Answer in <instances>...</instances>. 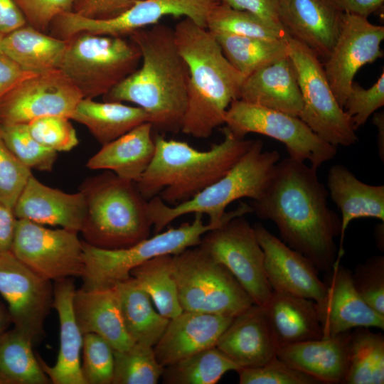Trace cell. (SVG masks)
I'll list each match as a JSON object with an SVG mask.
<instances>
[{
	"label": "cell",
	"instance_id": "cell-11",
	"mask_svg": "<svg viewBox=\"0 0 384 384\" xmlns=\"http://www.w3.org/2000/svg\"><path fill=\"white\" fill-rule=\"evenodd\" d=\"M238 137L260 134L283 143L289 157L317 169L334 158L337 148L317 136L299 117L240 99L233 100L224 119Z\"/></svg>",
	"mask_w": 384,
	"mask_h": 384
},
{
	"label": "cell",
	"instance_id": "cell-20",
	"mask_svg": "<svg viewBox=\"0 0 384 384\" xmlns=\"http://www.w3.org/2000/svg\"><path fill=\"white\" fill-rule=\"evenodd\" d=\"M343 13L334 0H280L279 9L288 35L324 58L336 40Z\"/></svg>",
	"mask_w": 384,
	"mask_h": 384
},
{
	"label": "cell",
	"instance_id": "cell-17",
	"mask_svg": "<svg viewBox=\"0 0 384 384\" xmlns=\"http://www.w3.org/2000/svg\"><path fill=\"white\" fill-rule=\"evenodd\" d=\"M383 39L384 26L370 23L368 18L343 13L338 36L323 65L342 108L358 70L383 57L380 44Z\"/></svg>",
	"mask_w": 384,
	"mask_h": 384
},
{
	"label": "cell",
	"instance_id": "cell-56",
	"mask_svg": "<svg viewBox=\"0 0 384 384\" xmlns=\"http://www.w3.org/2000/svg\"><path fill=\"white\" fill-rule=\"evenodd\" d=\"M12 324L8 308L0 300V336L9 329Z\"/></svg>",
	"mask_w": 384,
	"mask_h": 384
},
{
	"label": "cell",
	"instance_id": "cell-5",
	"mask_svg": "<svg viewBox=\"0 0 384 384\" xmlns=\"http://www.w3.org/2000/svg\"><path fill=\"white\" fill-rule=\"evenodd\" d=\"M280 154L264 151L261 140H253L249 149L221 178L188 201L170 206L159 196L147 201V214L155 233L173 220L190 213L206 215L208 223L219 227L235 216L251 213L250 205L241 203L235 210L225 211L236 200L260 198L272 177Z\"/></svg>",
	"mask_w": 384,
	"mask_h": 384
},
{
	"label": "cell",
	"instance_id": "cell-49",
	"mask_svg": "<svg viewBox=\"0 0 384 384\" xmlns=\"http://www.w3.org/2000/svg\"><path fill=\"white\" fill-rule=\"evenodd\" d=\"M141 0H73L72 13L82 18L105 21L116 18Z\"/></svg>",
	"mask_w": 384,
	"mask_h": 384
},
{
	"label": "cell",
	"instance_id": "cell-9",
	"mask_svg": "<svg viewBox=\"0 0 384 384\" xmlns=\"http://www.w3.org/2000/svg\"><path fill=\"white\" fill-rule=\"evenodd\" d=\"M173 274L183 311L235 317L254 304L232 273L198 246L173 255Z\"/></svg>",
	"mask_w": 384,
	"mask_h": 384
},
{
	"label": "cell",
	"instance_id": "cell-43",
	"mask_svg": "<svg viewBox=\"0 0 384 384\" xmlns=\"http://www.w3.org/2000/svg\"><path fill=\"white\" fill-rule=\"evenodd\" d=\"M27 125L31 134L38 143L56 152L69 151L79 143L76 131L68 117L46 116Z\"/></svg>",
	"mask_w": 384,
	"mask_h": 384
},
{
	"label": "cell",
	"instance_id": "cell-47",
	"mask_svg": "<svg viewBox=\"0 0 384 384\" xmlns=\"http://www.w3.org/2000/svg\"><path fill=\"white\" fill-rule=\"evenodd\" d=\"M384 105V72L368 89L353 82L343 110L351 119L355 129L363 125L369 117Z\"/></svg>",
	"mask_w": 384,
	"mask_h": 384
},
{
	"label": "cell",
	"instance_id": "cell-4",
	"mask_svg": "<svg viewBox=\"0 0 384 384\" xmlns=\"http://www.w3.org/2000/svg\"><path fill=\"white\" fill-rule=\"evenodd\" d=\"M223 139L206 151L188 143L154 136L155 151L135 185L146 201L159 196L174 206L188 201L225 175L250 147L253 140L235 136L227 127Z\"/></svg>",
	"mask_w": 384,
	"mask_h": 384
},
{
	"label": "cell",
	"instance_id": "cell-23",
	"mask_svg": "<svg viewBox=\"0 0 384 384\" xmlns=\"http://www.w3.org/2000/svg\"><path fill=\"white\" fill-rule=\"evenodd\" d=\"M13 211L17 219L79 233L85 219L86 203L81 191L67 193L42 183L32 175Z\"/></svg>",
	"mask_w": 384,
	"mask_h": 384
},
{
	"label": "cell",
	"instance_id": "cell-10",
	"mask_svg": "<svg viewBox=\"0 0 384 384\" xmlns=\"http://www.w3.org/2000/svg\"><path fill=\"white\" fill-rule=\"evenodd\" d=\"M288 41V54L297 73L302 107L299 117L322 140L337 146L358 141L351 119L336 100L319 55L299 41Z\"/></svg>",
	"mask_w": 384,
	"mask_h": 384
},
{
	"label": "cell",
	"instance_id": "cell-57",
	"mask_svg": "<svg viewBox=\"0 0 384 384\" xmlns=\"http://www.w3.org/2000/svg\"><path fill=\"white\" fill-rule=\"evenodd\" d=\"M383 223L378 224L375 227V240L378 246L381 248V245L383 247V242L381 241V235H383Z\"/></svg>",
	"mask_w": 384,
	"mask_h": 384
},
{
	"label": "cell",
	"instance_id": "cell-12",
	"mask_svg": "<svg viewBox=\"0 0 384 384\" xmlns=\"http://www.w3.org/2000/svg\"><path fill=\"white\" fill-rule=\"evenodd\" d=\"M198 246L232 273L254 304L268 303L272 289L265 273L264 252L253 226L243 215L206 233Z\"/></svg>",
	"mask_w": 384,
	"mask_h": 384
},
{
	"label": "cell",
	"instance_id": "cell-37",
	"mask_svg": "<svg viewBox=\"0 0 384 384\" xmlns=\"http://www.w3.org/2000/svg\"><path fill=\"white\" fill-rule=\"evenodd\" d=\"M240 368L216 346L206 348L164 368L165 384H215L223 375Z\"/></svg>",
	"mask_w": 384,
	"mask_h": 384
},
{
	"label": "cell",
	"instance_id": "cell-30",
	"mask_svg": "<svg viewBox=\"0 0 384 384\" xmlns=\"http://www.w3.org/2000/svg\"><path fill=\"white\" fill-rule=\"evenodd\" d=\"M265 307L279 347L323 337L314 301L272 290Z\"/></svg>",
	"mask_w": 384,
	"mask_h": 384
},
{
	"label": "cell",
	"instance_id": "cell-53",
	"mask_svg": "<svg viewBox=\"0 0 384 384\" xmlns=\"http://www.w3.org/2000/svg\"><path fill=\"white\" fill-rule=\"evenodd\" d=\"M16 220L13 210L0 202V252L11 250Z\"/></svg>",
	"mask_w": 384,
	"mask_h": 384
},
{
	"label": "cell",
	"instance_id": "cell-28",
	"mask_svg": "<svg viewBox=\"0 0 384 384\" xmlns=\"http://www.w3.org/2000/svg\"><path fill=\"white\" fill-rule=\"evenodd\" d=\"M73 304L75 320L82 334H97L114 350H125L134 343L126 331L114 287L76 289Z\"/></svg>",
	"mask_w": 384,
	"mask_h": 384
},
{
	"label": "cell",
	"instance_id": "cell-36",
	"mask_svg": "<svg viewBox=\"0 0 384 384\" xmlns=\"http://www.w3.org/2000/svg\"><path fill=\"white\" fill-rule=\"evenodd\" d=\"M211 33L227 60L244 79L265 65L288 55V38L284 40H266Z\"/></svg>",
	"mask_w": 384,
	"mask_h": 384
},
{
	"label": "cell",
	"instance_id": "cell-45",
	"mask_svg": "<svg viewBox=\"0 0 384 384\" xmlns=\"http://www.w3.org/2000/svg\"><path fill=\"white\" fill-rule=\"evenodd\" d=\"M240 384H318L316 379L293 368L277 356L266 363L237 370Z\"/></svg>",
	"mask_w": 384,
	"mask_h": 384
},
{
	"label": "cell",
	"instance_id": "cell-2",
	"mask_svg": "<svg viewBox=\"0 0 384 384\" xmlns=\"http://www.w3.org/2000/svg\"><path fill=\"white\" fill-rule=\"evenodd\" d=\"M129 37L139 48L141 66L104 95V101L132 103L146 112L154 129L181 131L189 72L177 48L174 28L159 23Z\"/></svg>",
	"mask_w": 384,
	"mask_h": 384
},
{
	"label": "cell",
	"instance_id": "cell-48",
	"mask_svg": "<svg viewBox=\"0 0 384 384\" xmlns=\"http://www.w3.org/2000/svg\"><path fill=\"white\" fill-rule=\"evenodd\" d=\"M27 24L48 33L53 21L59 15L71 12L73 0H14Z\"/></svg>",
	"mask_w": 384,
	"mask_h": 384
},
{
	"label": "cell",
	"instance_id": "cell-42",
	"mask_svg": "<svg viewBox=\"0 0 384 384\" xmlns=\"http://www.w3.org/2000/svg\"><path fill=\"white\" fill-rule=\"evenodd\" d=\"M81 371L86 384H112L114 349L100 336L83 334Z\"/></svg>",
	"mask_w": 384,
	"mask_h": 384
},
{
	"label": "cell",
	"instance_id": "cell-40",
	"mask_svg": "<svg viewBox=\"0 0 384 384\" xmlns=\"http://www.w3.org/2000/svg\"><path fill=\"white\" fill-rule=\"evenodd\" d=\"M153 347L133 343L125 350H114L112 384H156L164 370Z\"/></svg>",
	"mask_w": 384,
	"mask_h": 384
},
{
	"label": "cell",
	"instance_id": "cell-26",
	"mask_svg": "<svg viewBox=\"0 0 384 384\" xmlns=\"http://www.w3.org/2000/svg\"><path fill=\"white\" fill-rule=\"evenodd\" d=\"M238 99L299 117L302 100L296 70L289 54L245 78Z\"/></svg>",
	"mask_w": 384,
	"mask_h": 384
},
{
	"label": "cell",
	"instance_id": "cell-22",
	"mask_svg": "<svg viewBox=\"0 0 384 384\" xmlns=\"http://www.w3.org/2000/svg\"><path fill=\"white\" fill-rule=\"evenodd\" d=\"M216 347L240 368L260 366L275 357L279 347L265 306L253 304L234 317Z\"/></svg>",
	"mask_w": 384,
	"mask_h": 384
},
{
	"label": "cell",
	"instance_id": "cell-33",
	"mask_svg": "<svg viewBox=\"0 0 384 384\" xmlns=\"http://www.w3.org/2000/svg\"><path fill=\"white\" fill-rule=\"evenodd\" d=\"M123 323L133 343L154 347L165 331L169 319L152 305L149 294L133 277L115 287Z\"/></svg>",
	"mask_w": 384,
	"mask_h": 384
},
{
	"label": "cell",
	"instance_id": "cell-18",
	"mask_svg": "<svg viewBox=\"0 0 384 384\" xmlns=\"http://www.w3.org/2000/svg\"><path fill=\"white\" fill-rule=\"evenodd\" d=\"M253 228L264 252L265 273L272 290L320 303L326 294V284L319 277V270L313 262L261 223Z\"/></svg>",
	"mask_w": 384,
	"mask_h": 384
},
{
	"label": "cell",
	"instance_id": "cell-29",
	"mask_svg": "<svg viewBox=\"0 0 384 384\" xmlns=\"http://www.w3.org/2000/svg\"><path fill=\"white\" fill-rule=\"evenodd\" d=\"M153 127L144 122L116 139L102 145L87 163L91 170L110 171L121 178L135 182L151 163L155 143Z\"/></svg>",
	"mask_w": 384,
	"mask_h": 384
},
{
	"label": "cell",
	"instance_id": "cell-34",
	"mask_svg": "<svg viewBox=\"0 0 384 384\" xmlns=\"http://www.w3.org/2000/svg\"><path fill=\"white\" fill-rule=\"evenodd\" d=\"M33 343L13 328L0 336V384H49L33 351Z\"/></svg>",
	"mask_w": 384,
	"mask_h": 384
},
{
	"label": "cell",
	"instance_id": "cell-54",
	"mask_svg": "<svg viewBox=\"0 0 384 384\" xmlns=\"http://www.w3.org/2000/svg\"><path fill=\"white\" fill-rule=\"evenodd\" d=\"M338 7L345 13L368 18L378 11L384 0H334Z\"/></svg>",
	"mask_w": 384,
	"mask_h": 384
},
{
	"label": "cell",
	"instance_id": "cell-15",
	"mask_svg": "<svg viewBox=\"0 0 384 384\" xmlns=\"http://www.w3.org/2000/svg\"><path fill=\"white\" fill-rule=\"evenodd\" d=\"M0 294L14 327L36 344L53 308V284L21 262L11 250L0 252Z\"/></svg>",
	"mask_w": 384,
	"mask_h": 384
},
{
	"label": "cell",
	"instance_id": "cell-1",
	"mask_svg": "<svg viewBox=\"0 0 384 384\" xmlns=\"http://www.w3.org/2000/svg\"><path fill=\"white\" fill-rule=\"evenodd\" d=\"M328 196L317 169L288 157L277 162L265 191L250 205L259 218L274 223L286 245L319 271L330 272L341 220L328 206Z\"/></svg>",
	"mask_w": 384,
	"mask_h": 384
},
{
	"label": "cell",
	"instance_id": "cell-52",
	"mask_svg": "<svg viewBox=\"0 0 384 384\" xmlns=\"http://www.w3.org/2000/svg\"><path fill=\"white\" fill-rule=\"evenodd\" d=\"M27 24L14 0H0V34L6 36Z\"/></svg>",
	"mask_w": 384,
	"mask_h": 384
},
{
	"label": "cell",
	"instance_id": "cell-55",
	"mask_svg": "<svg viewBox=\"0 0 384 384\" xmlns=\"http://www.w3.org/2000/svg\"><path fill=\"white\" fill-rule=\"evenodd\" d=\"M373 124L378 128V149L380 159L384 161V114L378 112L374 114Z\"/></svg>",
	"mask_w": 384,
	"mask_h": 384
},
{
	"label": "cell",
	"instance_id": "cell-51",
	"mask_svg": "<svg viewBox=\"0 0 384 384\" xmlns=\"http://www.w3.org/2000/svg\"><path fill=\"white\" fill-rule=\"evenodd\" d=\"M32 75L5 54L0 53V100L18 82Z\"/></svg>",
	"mask_w": 384,
	"mask_h": 384
},
{
	"label": "cell",
	"instance_id": "cell-19",
	"mask_svg": "<svg viewBox=\"0 0 384 384\" xmlns=\"http://www.w3.org/2000/svg\"><path fill=\"white\" fill-rule=\"evenodd\" d=\"M336 260L318 311L323 337H329L356 328L384 329V316L370 307L357 292L351 272Z\"/></svg>",
	"mask_w": 384,
	"mask_h": 384
},
{
	"label": "cell",
	"instance_id": "cell-3",
	"mask_svg": "<svg viewBox=\"0 0 384 384\" xmlns=\"http://www.w3.org/2000/svg\"><path fill=\"white\" fill-rule=\"evenodd\" d=\"M174 34L189 72L188 102L181 131L196 138H208L224 124L230 103L239 98L244 78L206 28L185 18L176 24Z\"/></svg>",
	"mask_w": 384,
	"mask_h": 384
},
{
	"label": "cell",
	"instance_id": "cell-27",
	"mask_svg": "<svg viewBox=\"0 0 384 384\" xmlns=\"http://www.w3.org/2000/svg\"><path fill=\"white\" fill-rule=\"evenodd\" d=\"M329 196L341 213L340 247L336 259H341L344 233L349 223L360 218H377L384 223V186L358 180L346 166H332L328 172Z\"/></svg>",
	"mask_w": 384,
	"mask_h": 384
},
{
	"label": "cell",
	"instance_id": "cell-32",
	"mask_svg": "<svg viewBox=\"0 0 384 384\" xmlns=\"http://www.w3.org/2000/svg\"><path fill=\"white\" fill-rule=\"evenodd\" d=\"M70 119L85 126L96 140L104 145L135 127L149 122V116L144 110L135 105L82 98Z\"/></svg>",
	"mask_w": 384,
	"mask_h": 384
},
{
	"label": "cell",
	"instance_id": "cell-13",
	"mask_svg": "<svg viewBox=\"0 0 384 384\" xmlns=\"http://www.w3.org/2000/svg\"><path fill=\"white\" fill-rule=\"evenodd\" d=\"M219 2L220 0H141L120 16L105 21L90 20L68 12L53 20L50 31L51 36L64 40L80 32L125 38L159 23L166 16H184L206 28L208 14Z\"/></svg>",
	"mask_w": 384,
	"mask_h": 384
},
{
	"label": "cell",
	"instance_id": "cell-39",
	"mask_svg": "<svg viewBox=\"0 0 384 384\" xmlns=\"http://www.w3.org/2000/svg\"><path fill=\"white\" fill-rule=\"evenodd\" d=\"M206 28L213 33H225L266 40H284L289 36L281 26L245 11L219 2L207 18Z\"/></svg>",
	"mask_w": 384,
	"mask_h": 384
},
{
	"label": "cell",
	"instance_id": "cell-50",
	"mask_svg": "<svg viewBox=\"0 0 384 384\" xmlns=\"http://www.w3.org/2000/svg\"><path fill=\"white\" fill-rule=\"evenodd\" d=\"M220 2L233 9L249 12L267 22L282 26L279 17L280 0H220Z\"/></svg>",
	"mask_w": 384,
	"mask_h": 384
},
{
	"label": "cell",
	"instance_id": "cell-7",
	"mask_svg": "<svg viewBox=\"0 0 384 384\" xmlns=\"http://www.w3.org/2000/svg\"><path fill=\"white\" fill-rule=\"evenodd\" d=\"M65 40L59 69L83 98L103 97L141 62L139 48L130 38L80 32Z\"/></svg>",
	"mask_w": 384,
	"mask_h": 384
},
{
	"label": "cell",
	"instance_id": "cell-8",
	"mask_svg": "<svg viewBox=\"0 0 384 384\" xmlns=\"http://www.w3.org/2000/svg\"><path fill=\"white\" fill-rule=\"evenodd\" d=\"M215 228L208 223H204L203 215L195 214L191 223L161 231L124 248L102 249L82 240L84 270L80 277L81 289L113 288L129 279L134 268L150 259L162 255H176L198 246L202 236Z\"/></svg>",
	"mask_w": 384,
	"mask_h": 384
},
{
	"label": "cell",
	"instance_id": "cell-41",
	"mask_svg": "<svg viewBox=\"0 0 384 384\" xmlns=\"http://www.w3.org/2000/svg\"><path fill=\"white\" fill-rule=\"evenodd\" d=\"M0 136L26 166L41 171H52L58 152L38 143L31 134L27 124H0Z\"/></svg>",
	"mask_w": 384,
	"mask_h": 384
},
{
	"label": "cell",
	"instance_id": "cell-6",
	"mask_svg": "<svg viewBox=\"0 0 384 384\" xmlns=\"http://www.w3.org/2000/svg\"><path fill=\"white\" fill-rule=\"evenodd\" d=\"M86 203L80 230L84 241L107 250L132 246L149 237L147 201L135 183L110 171L85 180L79 189Z\"/></svg>",
	"mask_w": 384,
	"mask_h": 384
},
{
	"label": "cell",
	"instance_id": "cell-21",
	"mask_svg": "<svg viewBox=\"0 0 384 384\" xmlns=\"http://www.w3.org/2000/svg\"><path fill=\"white\" fill-rule=\"evenodd\" d=\"M234 317L183 311L169 319L153 347L158 362L164 367L208 348L217 342Z\"/></svg>",
	"mask_w": 384,
	"mask_h": 384
},
{
	"label": "cell",
	"instance_id": "cell-58",
	"mask_svg": "<svg viewBox=\"0 0 384 384\" xmlns=\"http://www.w3.org/2000/svg\"><path fill=\"white\" fill-rule=\"evenodd\" d=\"M3 37L4 36L0 34V53H3L1 50V41H2Z\"/></svg>",
	"mask_w": 384,
	"mask_h": 384
},
{
	"label": "cell",
	"instance_id": "cell-24",
	"mask_svg": "<svg viewBox=\"0 0 384 384\" xmlns=\"http://www.w3.org/2000/svg\"><path fill=\"white\" fill-rule=\"evenodd\" d=\"M351 331L279 348L277 356L319 383H344L349 364Z\"/></svg>",
	"mask_w": 384,
	"mask_h": 384
},
{
	"label": "cell",
	"instance_id": "cell-46",
	"mask_svg": "<svg viewBox=\"0 0 384 384\" xmlns=\"http://www.w3.org/2000/svg\"><path fill=\"white\" fill-rule=\"evenodd\" d=\"M32 175L31 169L12 154L0 136V202L13 210Z\"/></svg>",
	"mask_w": 384,
	"mask_h": 384
},
{
	"label": "cell",
	"instance_id": "cell-38",
	"mask_svg": "<svg viewBox=\"0 0 384 384\" xmlns=\"http://www.w3.org/2000/svg\"><path fill=\"white\" fill-rule=\"evenodd\" d=\"M346 384L384 383V336L368 328L351 332L350 357Z\"/></svg>",
	"mask_w": 384,
	"mask_h": 384
},
{
	"label": "cell",
	"instance_id": "cell-35",
	"mask_svg": "<svg viewBox=\"0 0 384 384\" xmlns=\"http://www.w3.org/2000/svg\"><path fill=\"white\" fill-rule=\"evenodd\" d=\"M130 275L149 294L162 316L171 319L183 311L173 274V255L150 259L134 268Z\"/></svg>",
	"mask_w": 384,
	"mask_h": 384
},
{
	"label": "cell",
	"instance_id": "cell-16",
	"mask_svg": "<svg viewBox=\"0 0 384 384\" xmlns=\"http://www.w3.org/2000/svg\"><path fill=\"white\" fill-rule=\"evenodd\" d=\"M81 92L60 70L33 74L15 85L0 100V124H28L46 116L70 119Z\"/></svg>",
	"mask_w": 384,
	"mask_h": 384
},
{
	"label": "cell",
	"instance_id": "cell-31",
	"mask_svg": "<svg viewBox=\"0 0 384 384\" xmlns=\"http://www.w3.org/2000/svg\"><path fill=\"white\" fill-rule=\"evenodd\" d=\"M66 45L67 40L26 24L4 36L1 50L23 70L37 74L59 69Z\"/></svg>",
	"mask_w": 384,
	"mask_h": 384
},
{
	"label": "cell",
	"instance_id": "cell-14",
	"mask_svg": "<svg viewBox=\"0 0 384 384\" xmlns=\"http://www.w3.org/2000/svg\"><path fill=\"white\" fill-rule=\"evenodd\" d=\"M78 233L17 219L11 251L31 270L47 279L81 277L84 270L83 247Z\"/></svg>",
	"mask_w": 384,
	"mask_h": 384
},
{
	"label": "cell",
	"instance_id": "cell-44",
	"mask_svg": "<svg viewBox=\"0 0 384 384\" xmlns=\"http://www.w3.org/2000/svg\"><path fill=\"white\" fill-rule=\"evenodd\" d=\"M353 285L364 302L384 316V257L373 255L351 272Z\"/></svg>",
	"mask_w": 384,
	"mask_h": 384
},
{
	"label": "cell",
	"instance_id": "cell-25",
	"mask_svg": "<svg viewBox=\"0 0 384 384\" xmlns=\"http://www.w3.org/2000/svg\"><path fill=\"white\" fill-rule=\"evenodd\" d=\"M75 286L73 277L54 281L53 308L58 315L60 348L57 361L50 366L38 356V362L53 384H86L81 371L83 334L73 311Z\"/></svg>",
	"mask_w": 384,
	"mask_h": 384
}]
</instances>
